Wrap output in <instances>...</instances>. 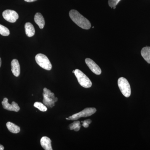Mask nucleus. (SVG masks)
Listing matches in <instances>:
<instances>
[{
    "instance_id": "1",
    "label": "nucleus",
    "mask_w": 150,
    "mask_h": 150,
    "mask_svg": "<svg viewBox=\"0 0 150 150\" xmlns=\"http://www.w3.org/2000/svg\"><path fill=\"white\" fill-rule=\"evenodd\" d=\"M71 19L77 25L84 29H89L91 27V23L84 17L81 14L77 11L71 10L69 12Z\"/></svg>"
},
{
    "instance_id": "2",
    "label": "nucleus",
    "mask_w": 150,
    "mask_h": 150,
    "mask_svg": "<svg viewBox=\"0 0 150 150\" xmlns=\"http://www.w3.org/2000/svg\"><path fill=\"white\" fill-rule=\"evenodd\" d=\"M43 96V104L50 108L55 106V103L58 101V98L55 97L54 93L46 88H44Z\"/></svg>"
},
{
    "instance_id": "3",
    "label": "nucleus",
    "mask_w": 150,
    "mask_h": 150,
    "mask_svg": "<svg viewBox=\"0 0 150 150\" xmlns=\"http://www.w3.org/2000/svg\"><path fill=\"white\" fill-rule=\"evenodd\" d=\"M79 83L85 88H89L92 86V82L90 79L83 72L79 69H76L74 73Z\"/></svg>"
},
{
    "instance_id": "4",
    "label": "nucleus",
    "mask_w": 150,
    "mask_h": 150,
    "mask_svg": "<svg viewBox=\"0 0 150 150\" xmlns=\"http://www.w3.org/2000/svg\"><path fill=\"white\" fill-rule=\"evenodd\" d=\"M119 88L123 96L128 98L131 95V88L128 80L123 77L119 78L118 81Z\"/></svg>"
},
{
    "instance_id": "5",
    "label": "nucleus",
    "mask_w": 150,
    "mask_h": 150,
    "mask_svg": "<svg viewBox=\"0 0 150 150\" xmlns=\"http://www.w3.org/2000/svg\"><path fill=\"white\" fill-rule=\"evenodd\" d=\"M96 111V108H87L82 111L74 114L70 116L69 118H66L68 120H77L81 117H87L91 116Z\"/></svg>"
},
{
    "instance_id": "6",
    "label": "nucleus",
    "mask_w": 150,
    "mask_h": 150,
    "mask_svg": "<svg viewBox=\"0 0 150 150\" xmlns=\"http://www.w3.org/2000/svg\"><path fill=\"white\" fill-rule=\"evenodd\" d=\"M35 60L38 64L44 69L50 71L52 69V64L47 56L43 54H38L36 55Z\"/></svg>"
},
{
    "instance_id": "7",
    "label": "nucleus",
    "mask_w": 150,
    "mask_h": 150,
    "mask_svg": "<svg viewBox=\"0 0 150 150\" xmlns=\"http://www.w3.org/2000/svg\"><path fill=\"white\" fill-rule=\"evenodd\" d=\"M3 16L7 21L10 23H15L18 18V15L16 12L11 10H6L3 13Z\"/></svg>"
},
{
    "instance_id": "8",
    "label": "nucleus",
    "mask_w": 150,
    "mask_h": 150,
    "mask_svg": "<svg viewBox=\"0 0 150 150\" xmlns=\"http://www.w3.org/2000/svg\"><path fill=\"white\" fill-rule=\"evenodd\" d=\"M2 104L4 109L10 111L18 112L20 110V108L16 103L13 101L11 104H9L8 102V99L6 98H4L2 102Z\"/></svg>"
},
{
    "instance_id": "9",
    "label": "nucleus",
    "mask_w": 150,
    "mask_h": 150,
    "mask_svg": "<svg viewBox=\"0 0 150 150\" xmlns=\"http://www.w3.org/2000/svg\"><path fill=\"white\" fill-rule=\"evenodd\" d=\"M85 62L90 69L94 74L98 75H100L101 74V69L93 60L89 58H87L86 59Z\"/></svg>"
},
{
    "instance_id": "10",
    "label": "nucleus",
    "mask_w": 150,
    "mask_h": 150,
    "mask_svg": "<svg viewBox=\"0 0 150 150\" xmlns=\"http://www.w3.org/2000/svg\"><path fill=\"white\" fill-rule=\"evenodd\" d=\"M11 66L13 74L15 76L18 77L20 74V66L18 60L16 59H13L11 63Z\"/></svg>"
},
{
    "instance_id": "11",
    "label": "nucleus",
    "mask_w": 150,
    "mask_h": 150,
    "mask_svg": "<svg viewBox=\"0 0 150 150\" xmlns=\"http://www.w3.org/2000/svg\"><path fill=\"white\" fill-rule=\"evenodd\" d=\"M40 145L41 146L46 150H52L51 141L48 137H43L40 139Z\"/></svg>"
},
{
    "instance_id": "12",
    "label": "nucleus",
    "mask_w": 150,
    "mask_h": 150,
    "mask_svg": "<svg viewBox=\"0 0 150 150\" xmlns=\"http://www.w3.org/2000/svg\"><path fill=\"white\" fill-rule=\"evenodd\" d=\"M34 21L40 29H43L45 25V20L41 13H37L34 16Z\"/></svg>"
},
{
    "instance_id": "13",
    "label": "nucleus",
    "mask_w": 150,
    "mask_h": 150,
    "mask_svg": "<svg viewBox=\"0 0 150 150\" xmlns=\"http://www.w3.org/2000/svg\"><path fill=\"white\" fill-rule=\"evenodd\" d=\"M25 34L27 36L31 37L35 33V30L34 26L30 23L27 22L25 25Z\"/></svg>"
},
{
    "instance_id": "14",
    "label": "nucleus",
    "mask_w": 150,
    "mask_h": 150,
    "mask_svg": "<svg viewBox=\"0 0 150 150\" xmlns=\"http://www.w3.org/2000/svg\"><path fill=\"white\" fill-rule=\"evenodd\" d=\"M141 55L148 64H150V47H144L141 51Z\"/></svg>"
},
{
    "instance_id": "15",
    "label": "nucleus",
    "mask_w": 150,
    "mask_h": 150,
    "mask_svg": "<svg viewBox=\"0 0 150 150\" xmlns=\"http://www.w3.org/2000/svg\"><path fill=\"white\" fill-rule=\"evenodd\" d=\"M6 126L10 132L13 134H18L20 131V128L17 125L11 122H8Z\"/></svg>"
},
{
    "instance_id": "16",
    "label": "nucleus",
    "mask_w": 150,
    "mask_h": 150,
    "mask_svg": "<svg viewBox=\"0 0 150 150\" xmlns=\"http://www.w3.org/2000/svg\"><path fill=\"white\" fill-rule=\"evenodd\" d=\"M81 126L80 122L79 121H75L69 125L70 130H74L75 131H79Z\"/></svg>"
},
{
    "instance_id": "17",
    "label": "nucleus",
    "mask_w": 150,
    "mask_h": 150,
    "mask_svg": "<svg viewBox=\"0 0 150 150\" xmlns=\"http://www.w3.org/2000/svg\"><path fill=\"white\" fill-rule=\"evenodd\" d=\"M33 105H34V107L36 108L38 110L42 111V112H45V111L47 110V108L46 107L45 105L42 103L35 102Z\"/></svg>"
},
{
    "instance_id": "18",
    "label": "nucleus",
    "mask_w": 150,
    "mask_h": 150,
    "mask_svg": "<svg viewBox=\"0 0 150 150\" xmlns=\"http://www.w3.org/2000/svg\"><path fill=\"white\" fill-rule=\"evenodd\" d=\"M0 34L3 36H8L10 34V31L7 28L0 24Z\"/></svg>"
},
{
    "instance_id": "19",
    "label": "nucleus",
    "mask_w": 150,
    "mask_h": 150,
    "mask_svg": "<svg viewBox=\"0 0 150 150\" xmlns=\"http://www.w3.org/2000/svg\"><path fill=\"white\" fill-rule=\"evenodd\" d=\"M120 1L121 0H108V5L109 6L112 8L113 7L116 6Z\"/></svg>"
},
{
    "instance_id": "20",
    "label": "nucleus",
    "mask_w": 150,
    "mask_h": 150,
    "mask_svg": "<svg viewBox=\"0 0 150 150\" xmlns=\"http://www.w3.org/2000/svg\"><path fill=\"white\" fill-rule=\"evenodd\" d=\"M81 122L83 123L82 126L84 128H87L88 127L89 125L91 123L92 121L91 119H88L84 120L83 121H81Z\"/></svg>"
},
{
    "instance_id": "21",
    "label": "nucleus",
    "mask_w": 150,
    "mask_h": 150,
    "mask_svg": "<svg viewBox=\"0 0 150 150\" xmlns=\"http://www.w3.org/2000/svg\"><path fill=\"white\" fill-rule=\"evenodd\" d=\"M36 1L37 0H24V1L27 2H34Z\"/></svg>"
},
{
    "instance_id": "22",
    "label": "nucleus",
    "mask_w": 150,
    "mask_h": 150,
    "mask_svg": "<svg viewBox=\"0 0 150 150\" xmlns=\"http://www.w3.org/2000/svg\"><path fill=\"white\" fill-rule=\"evenodd\" d=\"M4 146L3 145L0 144V150H4Z\"/></svg>"
},
{
    "instance_id": "23",
    "label": "nucleus",
    "mask_w": 150,
    "mask_h": 150,
    "mask_svg": "<svg viewBox=\"0 0 150 150\" xmlns=\"http://www.w3.org/2000/svg\"><path fill=\"white\" fill-rule=\"evenodd\" d=\"M1 59L0 58V67H1Z\"/></svg>"
},
{
    "instance_id": "24",
    "label": "nucleus",
    "mask_w": 150,
    "mask_h": 150,
    "mask_svg": "<svg viewBox=\"0 0 150 150\" xmlns=\"http://www.w3.org/2000/svg\"><path fill=\"white\" fill-rule=\"evenodd\" d=\"M115 8H116V6L113 7V8L114 9H115Z\"/></svg>"
},
{
    "instance_id": "25",
    "label": "nucleus",
    "mask_w": 150,
    "mask_h": 150,
    "mask_svg": "<svg viewBox=\"0 0 150 150\" xmlns=\"http://www.w3.org/2000/svg\"><path fill=\"white\" fill-rule=\"evenodd\" d=\"M74 71H75V70H74V71H73V73H74Z\"/></svg>"
}]
</instances>
